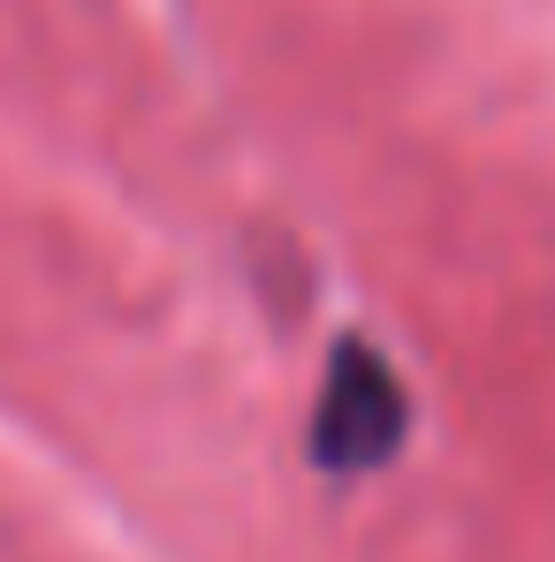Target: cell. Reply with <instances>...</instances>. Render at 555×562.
Wrapping results in <instances>:
<instances>
[{
	"instance_id": "obj_1",
	"label": "cell",
	"mask_w": 555,
	"mask_h": 562,
	"mask_svg": "<svg viewBox=\"0 0 555 562\" xmlns=\"http://www.w3.org/2000/svg\"><path fill=\"white\" fill-rule=\"evenodd\" d=\"M396 441H403V387L388 373V358L366 342H343L328 395L312 411V457L328 471H373L396 457Z\"/></svg>"
}]
</instances>
